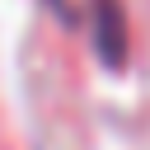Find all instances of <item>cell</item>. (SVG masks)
Returning <instances> with one entry per match:
<instances>
[{
    "label": "cell",
    "mask_w": 150,
    "mask_h": 150,
    "mask_svg": "<svg viewBox=\"0 0 150 150\" xmlns=\"http://www.w3.org/2000/svg\"><path fill=\"white\" fill-rule=\"evenodd\" d=\"M98 47H103V56L108 61H122V14H117V5L112 0H98Z\"/></svg>",
    "instance_id": "1"
}]
</instances>
